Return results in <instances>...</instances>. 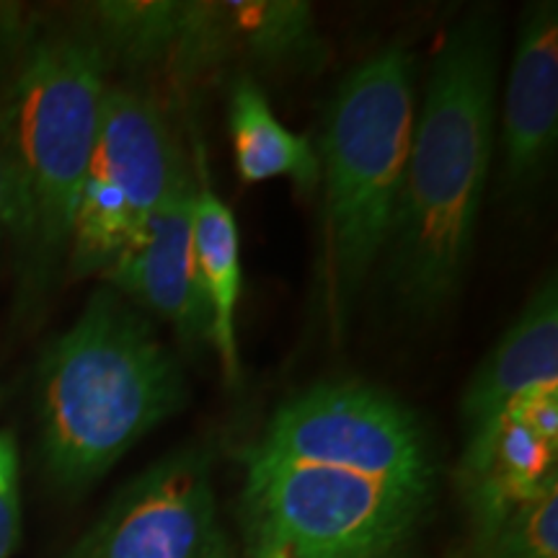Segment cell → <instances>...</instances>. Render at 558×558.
<instances>
[{"instance_id":"obj_19","label":"cell","mask_w":558,"mask_h":558,"mask_svg":"<svg viewBox=\"0 0 558 558\" xmlns=\"http://www.w3.org/2000/svg\"><path fill=\"white\" fill-rule=\"evenodd\" d=\"M251 558H308V556L284 541L259 538V541H251Z\"/></svg>"},{"instance_id":"obj_20","label":"cell","mask_w":558,"mask_h":558,"mask_svg":"<svg viewBox=\"0 0 558 558\" xmlns=\"http://www.w3.org/2000/svg\"><path fill=\"white\" fill-rule=\"evenodd\" d=\"M9 228V190H5L3 166H0V235Z\"/></svg>"},{"instance_id":"obj_1","label":"cell","mask_w":558,"mask_h":558,"mask_svg":"<svg viewBox=\"0 0 558 558\" xmlns=\"http://www.w3.org/2000/svg\"><path fill=\"white\" fill-rule=\"evenodd\" d=\"M497 65L486 11L450 26L432 60L386 246L390 288L416 316L445 308L463 282L492 160Z\"/></svg>"},{"instance_id":"obj_13","label":"cell","mask_w":558,"mask_h":558,"mask_svg":"<svg viewBox=\"0 0 558 558\" xmlns=\"http://www.w3.org/2000/svg\"><path fill=\"white\" fill-rule=\"evenodd\" d=\"M558 386V290L550 277L509 326L465 386L460 422L465 437L497 418L514 396Z\"/></svg>"},{"instance_id":"obj_14","label":"cell","mask_w":558,"mask_h":558,"mask_svg":"<svg viewBox=\"0 0 558 558\" xmlns=\"http://www.w3.org/2000/svg\"><path fill=\"white\" fill-rule=\"evenodd\" d=\"M194 256L209 308V347L218 352L222 375L230 386L241 383V354L235 313H239L243 269L241 235L235 215L205 179L194 202Z\"/></svg>"},{"instance_id":"obj_11","label":"cell","mask_w":558,"mask_h":558,"mask_svg":"<svg viewBox=\"0 0 558 558\" xmlns=\"http://www.w3.org/2000/svg\"><path fill=\"white\" fill-rule=\"evenodd\" d=\"M558 137V5L554 0L522 11L505 120H501V177L512 190H527L546 171Z\"/></svg>"},{"instance_id":"obj_5","label":"cell","mask_w":558,"mask_h":558,"mask_svg":"<svg viewBox=\"0 0 558 558\" xmlns=\"http://www.w3.org/2000/svg\"><path fill=\"white\" fill-rule=\"evenodd\" d=\"M94 16L107 62L179 83L230 68L316 70L329 54L300 0H122L96 3Z\"/></svg>"},{"instance_id":"obj_18","label":"cell","mask_w":558,"mask_h":558,"mask_svg":"<svg viewBox=\"0 0 558 558\" xmlns=\"http://www.w3.org/2000/svg\"><path fill=\"white\" fill-rule=\"evenodd\" d=\"M501 414L527 427L543 442L558 448V386H535L522 390L507 403Z\"/></svg>"},{"instance_id":"obj_7","label":"cell","mask_w":558,"mask_h":558,"mask_svg":"<svg viewBox=\"0 0 558 558\" xmlns=\"http://www.w3.org/2000/svg\"><path fill=\"white\" fill-rule=\"evenodd\" d=\"M429 499L357 473L246 460L251 541H284L308 558H396Z\"/></svg>"},{"instance_id":"obj_6","label":"cell","mask_w":558,"mask_h":558,"mask_svg":"<svg viewBox=\"0 0 558 558\" xmlns=\"http://www.w3.org/2000/svg\"><path fill=\"white\" fill-rule=\"evenodd\" d=\"M190 173V158L156 96L130 83L107 86L70 233V275H104Z\"/></svg>"},{"instance_id":"obj_16","label":"cell","mask_w":558,"mask_h":558,"mask_svg":"<svg viewBox=\"0 0 558 558\" xmlns=\"http://www.w3.org/2000/svg\"><path fill=\"white\" fill-rule=\"evenodd\" d=\"M478 558H558V486L520 507Z\"/></svg>"},{"instance_id":"obj_9","label":"cell","mask_w":558,"mask_h":558,"mask_svg":"<svg viewBox=\"0 0 558 558\" xmlns=\"http://www.w3.org/2000/svg\"><path fill=\"white\" fill-rule=\"evenodd\" d=\"M70 558H233L209 452L192 445L132 478Z\"/></svg>"},{"instance_id":"obj_8","label":"cell","mask_w":558,"mask_h":558,"mask_svg":"<svg viewBox=\"0 0 558 558\" xmlns=\"http://www.w3.org/2000/svg\"><path fill=\"white\" fill-rule=\"evenodd\" d=\"M248 458L357 473L424 499L435 488L418 418L386 390L360 380L320 383L298 393L269 418Z\"/></svg>"},{"instance_id":"obj_15","label":"cell","mask_w":558,"mask_h":558,"mask_svg":"<svg viewBox=\"0 0 558 558\" xmlns=\"http://www.w3.org/2000/svg\"><path fill=\"white\" fill-rule=\"evenodd\" d=\"M228 130L243 184L288 179L303 194L320 186L318 150L308 137L277 120L264 90L251 78H239L230 90Z\"/></svg>"},{"instance_id":"obj_17","label":"cell","mask_w":558,"mask_h":558,"mask_svg":"<svg viewBox=\"0 0 558 558\" xmlns=\"http://www.w3.org/2000/svg\"><path fill=\"white\" fill-rule=\"evenodd\" d=\"M21 535L19 445L13 432L0 429V558H9Z\"/></svg>"},{"instance_id":"obj_3","label":"cell","mask_w":558,"mask_h":558,"mask_svg":"<svg viewBox=\"0 0 558 558\" xmlns=\"http://www.w3.org/2000/svg\"><path fill=\"white\" fill-rule=\"evenodd\" d=\"M107 70L94 34H52L26 50L0 96L9 230L24 254L29 284L47 282L68 259Z\"/></svg>"},{"instance_id":"obj_10","label":"cell","mask_w":558,"mask_h":558,"mask_svg":"<svg viewBox=\"0 0 558 558\" xmlns=\"http://www.w3.org/2000/svg\"><path fill=\"white\" fill-rule=\"evenodd\" d=\"M197 173L166 194L132 246L104 271L107 288L171 326L181 344H209V308L194 256Z\"/></svg>"},{"instance_id":"obj_12","label":"cell","mask_w":558,"mask_h":558,"mask_svg":"<svg viewBox=\"0 0 558 558\" xmlns=\"http://www.w3.org/2000/svg\"><path fill=\"white\" fill-rule=\"evenodd\" d=\"M458 478L481 554L520 507L558 486V448L499 414L465 437Z\"/></svg>"},{"instance_id":"obj_2","label":"cell","mask_w":558,"mask_h":558,"mask_svg":"<svg viewBox=\"0 0 558 558\" xmlns=\"http://www.w3.org/2000/svg\"><path fill=\"white\" fill-rule=\"evenodd\" d=\"M190 399L177 354L120 292L90 295L39 373L41 452L50 478L83 492Z\"/></svg>"},{"instance_id":"obj_4","label":"cell","mask_w":558,"mask_h":558,"mask_svg":"<svg viewBox=\"0 0 558 558\" xmlns=\"http://www.w3.org/2000/svg\"><path fill=\"white\" fill-rule=\"evenodd\" d=\"M414 117L416 65L403 45L349 70L326 111L324 290L337 329L388 246Z\"/></svg>"}]
</instances>
